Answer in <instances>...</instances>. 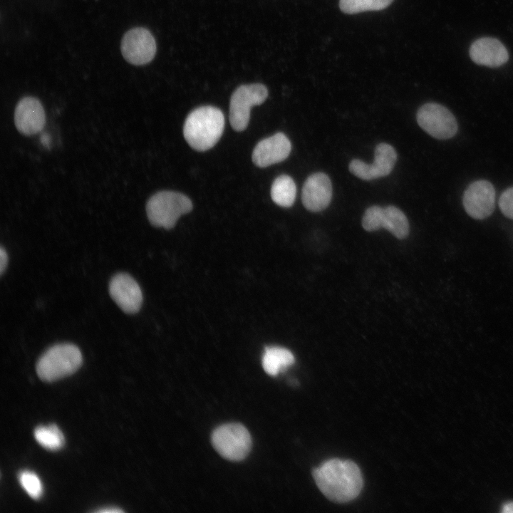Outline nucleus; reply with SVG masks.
<instances>
[{
    "mask_svg": "<svg viewBox=\"0 0 513 513\" xmlns=\"http://www.w3.org/2000/svg\"><path fill=\"white\" fill-rule=\"evenodd\" d=\"M83 363L78 346L72 343H58L48 348L36 363V373L44 381H54L76 372Z\"/></svg>",
    "mask_w": 513,
    "mask_h": 513,
    "instance_id": "7ed1b4c3",
    "label": "nucleus"
},
{
    "mask_svg": "<svg viewBox=\"0 0 513 513\" xmlns=\"http://www.w3.org/2000/svg\"><path fill=\"white\" fill-rule=\"evenodd\" d=\"M313 477L321 492L336 502L355 499L363 484L359 467L351 460H327L314 470Z\"/></svg>",
    "mask_w": 513,
    "mask_h": 513,
    "instance_id": "f257e3e1",
    "label": "nucleus"
},
{
    "mask_svg": "<svg viewBox=\"0 0 513 513\" xmlns=\"http://www.w3.org/2000/svg\"><path fill=\"white\" fill-rule=\"evenodd\" d=\"M291 150V144L286 135L277 133L257 143L252 159L255 165L266 167L286 159Z\"/></svg>",
    "mask_w": 513,
    "mask_h": 513,
    "instance_id": "ddd939ff",
    "label": "nucleus"
},
{
    "mask_svg": "<svg viewBox=\"0 0 513 513\" xmlns=\"http://www.w3.org/2000/svg\"><path fill=\"white\" fill-rule=\"evenodd\" d=\"M462 203L466 212L472 218L483 219L494 211L495 190L487 180L471 183L464 192Z\"/></svg>",
    "mask_w": 513,
    "mask_h": 513,
    "instance_id": "9d476101",
    "label": "nucleus"
},
{
    "mask_svg": "<svg viewBox=\"0 0 513 513\" xmlns=\"http://www.w3.org/2000/svg\"><path fill=\"white\" fill-rule=\"evenodd\" d=\"M120 48L122 54L128 62L141 66L153 59L156 52V43L148 30L138 27L125 33L122 38Z\"/></svg>",
    "mask_w": 513,
    "mask_h": 513,
    "instance_id": "6e6552de",
    "label": "nucleus"
},
{
    "mask_svg": "<svg viewBox=\"0 0 513 513\" xmlns=\"http://www.w3.org/2000/svg\"><path fill=\"white\" fill-rule=\"evenodd\" d=\"M416 118L420 127L435 138L449 139L457 133L455 118L447 108L440 104H424L418 110Z\"/></svg>",
    "mask_w": 513,
    "mask_h": 513,
    "instance_id": "0eeeda50",
    "label": "nucleus"
},
{
    "mask_svg": "<svg viewBox=\"0 0 513 513\" xmlns=\"http://www.w3.org/2000/svg\"><path fill=\"white\" fill-rule=\"evenodd\" d=\"M332 197V185L328 176L323 172H316L306 180L301 194L305 208L311 212H320L326 209Z\"/></svg>",
    "mask_w": 513,
    "mask_h": 513,
    "instance_id": "4468645a",
    "label": "nucleus"
},
{
    "mask_svg": "<svg viewBox=\"0 0 513 513\" xmlns=\"http://www.w3.org/2000/svg\"><path fill=\"white\" fill-rule=\"evenodd\" d=\"M14 123L18 131L24 135L41 131L46 123V115L39 100L31 96L21 98L15 108Z\"/></svg>",
    "mask_w": 513,
    "mask_h": 513,
    "instance_id": "f8f14e48",
    "label": "nucleus"
},
{
    "mask_svg": "<svg viewBox=\"0 0 513 513\" xmlns=\"http://www.w3.org/2000/svg\"><path fill=\"white\" fill-rule=\"evenodd\" d=\"M224 128V116L219 108L202 106L192 110L187 117L183 135L192 148L202 152L216 145Z\"/></svg>",
    "mask_w": 513,
    "mask_h": 513,
    "instance_id": "f03ea898",
    "label": "nucleus"
},
{
    "mask_svg": "<svg viewBox=\"0 0 513 513\" xmlns=\"http://www.w3.org/2000/svg\"><path fill=\"white\" fill-rule=\"evenodd\" d=\"M100 513H119L123 512V511L118 507H106L95 511Z\"/></svg>",
    "mask_w": 513,
    "mask_h": 513,
    "instance_id": "393cba45",
    "label": "nucleus"
},
{
    "mask_svg": "<svg viewBox=\"0 0 513 513\" xmlns=\"http://www.w3.org/2000/svg\"><path fill=\"white\" fill-rule=\"evenodd\" d=\"M294 362V356L290 351L277 346L266 347L262 358L263 368L270 375H277Z\"/></svg>",
    "mask_w": 513,
    "mask_h": 513,
    "instance_id": "dca6fc26",
    "label": "nucleus"
},
{
    "mask_svg": "<svg viewBox=\"0 0 513 513\" xmlns=\"http://www.w3.org/2000/svg\"><path fill=\"white\" fill-rule=\"evenodd\" d=\"M382 228L388 229L398 239H404L409 234V223L406 216L394 206L383 208Z\"/></svg>",
    "mask_w": 513,
    "mask_h": 513,
    "instance_id": "a211bd4d",
    "label": "nucleus"
},
{
    "mask_svg": "<svg viewBox=\"0 0 513 513\" xmlns=\"http://www.w3.org/2000/svg\"><path fill=\"white\" fill-rule=\"evenodd\" d=\"M266 87L261 83L242 85L232 93L229 104V122L236 131L244 130L250 119L251 108L264 102Z\"/></svg>",
    "mask_w": 513,
    "mask_h": 513,
    "instance_id": "423d86ee",
    "label": "nucleus"
},
{
    "mask_svg": "<svg viewBox=\"0 0 513 513\" xmlns=\"http://www.w3.org/2000/svg\"><path fill=\"white\" fill-rule=\"evenodd\" d=\"M499 207L505 217L513 219V187L507 189L501 195Z\"/></svg>",
    "mask_w": 513,
    "mask_h": 513,
    "instance_id": "5701e85b",
    "label": "nucleus"
},
{
    "mask_svg": "<svg viewBox=\"0 0 513 513\" xmlns=\"http://www.w3.org/2000/svg\"><path fill=\"white\" fill-rule=\"evenodd\" d=\"M501 511L504 513H513V502L505 503Z\"/></svg>",
    "mask_w": 513,
    "mask_h": 513,
    "instance_id": "a878e982",
    "label": "nucleus"
},
{
    "mask_svg": "<svg viewBox=\"0 0 513 513\" xmlns=\"http://www.w3.org/2000/svg\"><path fill=\"white\" fill-rule=\"evenodd\" d=\"M109 293L113 300L126 314L139 311L142 304V293L138 282L128 274L118 273L109 284Z\"/></svg>",
    "mask_w": 513,
    "mask_h": 513,
    "instance_id": "9b49d317",
    "label": "nucleus"
},
{
    "mask_svg": "<svg viewBox=\"0 0 513 513\" xmlns=\"http://www.w3.org/2000/svg\"><path fill=\"white\" fill-rule=\"evenodd\" d=\"M192 203L186 195L174 191H160L146 204L149 222L156 227L172 229L180 216L190 212Z\"/></svg>",
    "mask_w": 513,
    "mask_h": 513,
    "instance_id": "20e7f679",
    "label": "nucleus"
},
{
    "mask_svg": "<svg viewBox=\"0 0 513 513\" xmlns=\"http://www.w3.org/2000/svg\"><path fill=\"white\" fill-rule=\"evenodd\" d=\"M393 0H340L341 10L353 14L366 11L381 10L388 6Z\"/></svg>",
    "mask_w": 513,
    "mask_h": 513,
    "instance_id": "aec40b11",
    "label": "nucleus"
},
{
    "mask_svg": "<svg viewBox=\"0 0 513 513\" xmlns=\"http://www.w3.org/2000/svg\"><path fill=\"white\" fill-rule=\"evenodd\" d=\"M470 56L475 63L489 67L500 66L509 58L504 46L499 40L489 37L475 41L470 48Z\"/></svg>",
    "mask_w": 513,
    "mask_h": 513,
    "instance_id": "2eb2a0df",
    "label": "nucleus"
},
{
    "mask_svg": "<svg viewBox=\"0 0 513 513\" xmlns=\"http://www.w3.org/2000/svg\"><path fill=\"white\" fill-rule=\"evenodd\" d=\"M19 480L28 493L33 499H39L43 493V486L37 475L28 470H24L19 475Z\"/></svg>",
    "mask_w": 513,
    "mask_h": 513,
    "instance_id": "412c9836",
    "label": "nucleus"
},
{
    "mask_svg": "<svg viewBox=\"0 0 513 513\" xmlns=\"http://www.w3.org/2000/svg\"><path fill=\"white\" fill-rule=\"evenodd\" d=\"M296 195V185L290 176L282 175L273 182L271 197L277 205L283 207H291L295 201Z\"/></svg>",
    "mask_w": 513,
    "mask_h": 513,
    "instance_id": "f3484780",
    "label": "nucleus"
},
{
    "mask_svg": "<svg viewBox=\"0 0 513 513\" xmlns=\"http://www.w3.org/2000/svg\"><path fill=\"white\" fill-rule=\"evenodd\" d=\"M383 208L379 206H372L366 209L362 219V225L364 229L373 232L382 228Z\"/></svg>",
    "mask_w": 513,
    "mask_h": 513,
    "instance_id": "4be33fe9",
    "label": "nucleus"
},
{
    "mask_svg": "<svg viewBox=\"0 0 513 513\" xmlns=\"http://www.w3.org/2000/svg\"><path fill=\"white\" fill-rule=\"evenodd\" d=\"M34 437L41 446L48 450H56L64 445V436L55 424L37 427L34 430Z\"/></svg>",
    "mask_w": 513,
    "mask_h": 513,
    "instance_id": "6ab92c4d",
    "label": "nucleus"
},
{
    "mask_svg": "<svg viewBox=\"0 0 513 513\" xmlns=\"http://www.w3.org/2000/svg\"><path fill=\"white\" fill-rule=\"evenodd\" d=\"M397 160V153L390 145L381 142L375 149V157L368 165L360 160H353L348 166L350 172L364 180H371L387 176L393 170Z\"/></svg>",
    "mask_w": 513,
    "mask_h": 513,
    "instance_id": "1a4fd4ad",
    "label": "nucleus"
},
{
    "mask_svg": "<svg viewBox=\"0 0 513 513\" xmlns=\"http://www.w3.org/2000/svg\"><path fill=\"white\" fill-rule=\"evenodd\" d=\"M212 442L221 456L232 461L244 459L252 447L249 431L239 423L224 424L217 428L212 432Z\"/></svg>",
    "mask_w": 513,
    "mask_h": 513,
    "instance_id": "39448f33",
    "label": "nucleus"
},
{
    "mask_svg": "<svg viewBox=\"0 0 513 513\" xmlns=\"http://www.w3.org/2000/svg\"><path fill=\"white\" fill-rule=\"evenodd\" d=\"M8 264V254L3 247L0 249V274H3Z\"/></svg>",
    "mask_w": 513,
    "mask_h": 513,
    "instance_id": "b1692460",
    "label": "nucleus"
},
{
    "mask_svg": "<svg viewBox=\"0 0 513 513\" xmlns=\"http://www.w3.org/2000/svg\"><path fill=\"white\" fill-rule=\"evenodd\" d=\"M50 137L48 134H43L41 138V142L45 147H48L50 144Z\"/></svg>",
    "mask_w": 513,
    "mask_h": 513,
    "instance_id": "bb28decb",
    "label": "nucleus"
}]
</instances>
